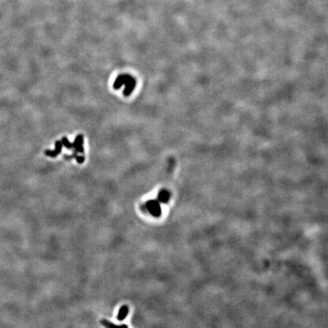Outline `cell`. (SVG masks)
<instances>
[{
	"label": "cell",
	"instance_id": "obj_1",
	"mask_svg": "<svg viewBox=\"0 0 328 328\" xmlns=\"http://www.w3.org/2000/svg\"><path fill=\"white\" fill-rule=\"evenodd\" d=\"M146 207L150 214L156 217H158L161 214V207L160 203L157 200H150L146 203Z\"/></svg>",
	"mask_w": 328,
	"mask_h": 328
},
{
	"label": "cell",
	"instance_id": "obj_2",
	"mask_svg": "<svg viewBox=\"0 0 328 328\" xmlns=\"http://www.w3.org/2000/svg\"><path fill=\"white\" fill-rule=\"evenodd\" d=\"M62 143L61 141H56L55 143V149L53 150H46L45 151V153L46 156L50 157H57L62 150Z\"/></svg>",
	"mask_w": 328,
	"mask_h": 328
},
{
	"label": "cell",
	"instance_id": "obj_3",
	"mask_svg": "<svg viewBox=\"0 0 328 328\" xmlns=\"http://www.w3.org/2000/svg\"><path fill=\"white\" fill-rule=\"evenodd\" d=\"M83 143H84V137H83L82 135H78V136L75 137V141L72 143L73 149H75V152L79 153H84Z\"/></svg>",
	"mask_w": 328,
	"mask_h": 328
},
{
	"label": "cell",
	"instance_id": "obj_4",
	"mask_svg": "<svg viewBox=\"0 0 328 328\" xmlns=\"http://www.w3.org/2000/svg\"><path fill=\"white\" fill-rule=\"evenodd\" d=\"M129 75H121L117 77V78L116 79V81L113 83V87L116 90H119L123 84H125L126 81H128V78H129Z\"/></svg>",
	"mask_w": 328,
	"mask_h": 328
},
{
	"label": "cell",
	"instance_id": "obj_5",
	"mask_svg": "<svg viewBox=\"0 0 328 328\" xmlns=\"http://www.w3.org/2000/svg\"><path fill=\"white\" fill-rule=\"evenodd\" d=\"M135 87H136V80H135V78L132 77L131 78L130 81L128 82V84L125 86V88L123 91L124 95L126 96L130 95L132 93V91H134V89L135 88Z\"/></svg>",
	"mask_w": 328,
	"mask_h": 328
},
{
	"label": "cell",
	"instance_id": "obj_6",
	"mask_svg": "<svg viewBox=\"0 0 328 328\" xmlns=\"http://www.w3.org/2000/svg\"><path fill=\"white\" fill-rule=\"evenodd\" d=\"M128 312H129V308H128V307L127 305H123V306H122L120 308V309H119V311L118 316H117L118 321H124L126 318V317H127V315L128 314Z\"/></svg>",
	"mask_w": 328,
	"mask_h": 328
},
{
	"label": "cell",
	"instance_id": "obj_7",
	"mask_svg": "<svg viewBox=\"0 0 328 328\" xmlns=\"http://www.w3.org/2000/svg\"><path fill=\"white\" fill-rule=\"evenodd\" d=\"M100 323H101V324H102L103 326H104L105 327H107V328H122V327L127 328L128 327V326H127V325H125V324H122V325H116V324H115L112 323L111 321H107V320H101Z\"/></svg>",
	"mask_w": 328,
	"mask_h": 328
},
{
	"label": "cell",
	"instance_id": "obj_8",
	"mask_svg": "<svg viewBox=\"0 0 328 328\" xmlns=\"http://www.w3.org/2000/svg\"><path fill=\"white\" fill-rule=\"evenodd\" d=\"M169 199V193L166 190L161 191L158 194V200L162 203H166Z\"/></svg>",
	"mask_w": 328,
	"mask_h": 328
},
{
	"label": "cell",
	"instance_id": "obj_9",
	"mask_svg": "<svg viewBox=\"0 0 328 328\" xmlns=\"http://www.w3.org/2000/svg\"><path fill=\"white\" fill-rule=\"evenodd\" d=\"M61 141H62V145H63L65 148H67V149H68V150L73 149L72 143H71V142L68 141V139L66 137H62V139L61 140Z\"/></svg>",
	"mask_w": 328,
	"mask_h": 328
},
{
	"label": "cell",
	"instance_id": "obj_10",
	"mask_svg": "<svg viewBox=\"0 0 328 328\" xmlns=\"http://www.w3.org/2000/svg\"><path fill=\"white\" fill-rule=\"evenodd\" d=\"M77 152H74V153H72L71 155H64V157H65V159H66V160H71V159H73V158H75V157H77Z\"/></svg>",
	"mask_w": 328,
	"mask_h": 328
},
{
	"label": "cell",
	"instance_id": "obj_11",
	"mask_svg": "<svg viewBox=\"0 0 328 328\" xmlns=\"http://www.w3.org/2000/svg\"><path fill=\"white\" fill-rule=\"evenodd\" d=\"M75 159H76L77 162L80 164L83 163L84 162V160H85V157H84V156H77V157H75Z\"/></svg>",
	"mask_w": 328,
	"mask_h": 328
}]
</instances>
